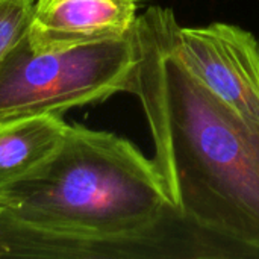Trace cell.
<instances>
[{"label":"cell","instance_id":"cell-4","mask_svg":"<svg viewBox=\"0 0 259 259\" xmlns=\"http://www.w3.org/2000/svg\"><path fill=\"white\" fill-rule=\"evenodd\" d=\"M167 38L179 62L215 97L259 124V42L240 26H181L171 11Z\"/></svg>","mask_w":259,"mask_h":259},{"label":"cell","instance_id":"cell-5","mask_svg":"<svg viewBox=\"0 0 259 259\" xmlns=\"http://www.w3.org/2000/svg\"><path fill=\"white\" fill-rule=\"evenodd\" d=\"M135 0H33L29 39L38 47H68L132 33Z\"/></svg>","mask_w":259,"mask_h":259},{"label":"cell","instance_id":"cell-2","mask_svg":"<svg viewBox=\"0 0 259 259\" xmlns=\"http://www.w3.org/2000/svg\"><path fill=\"white\" fill-rule=\"evenodd\" d=\"M0 211L99 241L109 259L156 256V249L164 247H200L175 240L197 225L171 206L153 161L115 134L79 124H68L44 165L0 191Z\"/></svg>","mask_w":259,"mask_h":259},{"label":"cell","instance_id":"cell-6","mask_svg":"<svg viewBox=\"0 0 259 259\" xmlns=\"http://www.w3.org/2000/svg\"><path fill=\"white\" fill-rule=\"evenodd\" d=\"M62 115H30L0 121V191L44 165L62 143Z\"/></svg>","mask_w":259,"mask_h":259},{"label":"cell","instance_id":"cell-1","mask_svg":"<svg viewBox=\"0 0 259 259\" xmlns=\"http://www.w3.org/2000/svg\"><path fill=\"white\" fill-rule=\"evenodd\" d=\"M170 8L150 6L132 35L127 93L143 106L153 164L171 206L197 226L259 255V124L243 117L173 55Z\"/></svg>","mask_w":259,"mask_h":259},{"label":"cell","instance_id":"cell-3","mask_svg":"<svg viewBox=\"0 0 259 259\" xmlns=\"http://www.w3.org/2000/svg\"><path fill=\"white\" fill-rule=\"evenodd\" d=\"M137 67L134 35L68 47H38L23 35L0 61V121L62 115L127 91Z\"/></svg>","mask_w":259,"mask_h":259},{"label":"cell","instance_id":"cell-7","mask_svg":"<svg viewBox=\"0 0 259 259\" xmlns=\"http://www.w3.org/2000/svg\"><path fill=\"white\" fill-rule=\"evenodd\" d=\"M33 0H0V61L27 33L32 23Z\"/></svg>","mask_w":259,"mask_h":259}]
</instances>
